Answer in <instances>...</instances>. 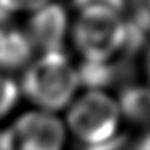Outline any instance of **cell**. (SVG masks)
<instances>
[{"label": "cell", "mask_w": 150, "mask_h": 150, "mask_svg": "<svg viewBox=\"0 0 150 150\" xmlns=\"http://www.w3.org/2000/svg\"><path fill=\"white\" fill-rule=\"evenodd\" d=\"M124 9L137 29L150 35V0H124Z\"/></svg>", "instance_id": "cell-8"}, {"label": "cell", "mask_w": 150, "mask_h": 150, "mask_svg": "<svg viewBox=\"0 0 150 150\" xmlns=\"http://www.w3.org/2000/svg\"><path fill=\"white\" fill-rule=\"evenodd\" d=\"M54 0H0V9L9 15H32Z\"/></svg>", "instance_id": "cell-9"}, {"label": "cell", "mask_w": 150, "mask_h": 150, "mask_svg": "<svg viewBox=\"0 0 150 150\" xmlns=\"http://www.w3.org/2000/svg\"><path fill=\"white\" fill-rule=\"evenodd\" d=\"M64 112L67 136L89 149L115 142L124 125L120 100L98 88L79 92Z\"/></svg>", "instance_id": "cell-3"}, {"label": "cell", "mask_w": 150, "mask_h": 150, "mask_svg": "<svg viewBox=\"0 0 150 150\" xmlns=\"http://www.w3.org/2000/svg\"><path fill=\"white\" fill-rule=\"evenodd\" d=\"M35 54L22 29L0 28V73L10 74L16 70H25Z\"/></svg>", "instance_id": "cell-6"}, {"label": "cell", "mask_w": 150, "mask_h": 150, "mask_svg": "<svg viewBox=\"0 0 150 150\" xmlns=\"http://www.w3.org/2000/svg\"><path fill=\"white\" fill-rule=\"evenodd\" d=\"M67 131L58 115L29 109L16 115L0 134V150H66Z\"/></svg>", "instance_id": "cell-4"}, {"label": "cell", "mask_w": 150, "mask_h": 150, "mask_svg": "<svg viewBox=\"0 0 150 150\" xmlns=\"http://www.w3.org/2000/svg\"><path fill=\"white\" fill-rule=\"evenodd\" d=\"M127 38L128 21L121 9L103 4L83 6L70 19L69 41L88 64L100 67L115 60Z\"/></svg>", "instance_id": "cell-1"}, {"label": "cell", "mask_w": 150, "mask_h": 150, "mask_svg": "<svg viewBox=\"0 0 150 150\" xmlns=\"http://www.w3.org/2000/svg\"><path fill=\"white\" fill-rule=\"evenodd\" d=\"M80 82L77 66L64 52H52L34 57L18 83L32 109L58 115L79 95Z\"/></svg>", "instance_id": "cell-2"}, {"label": "cell", "mask_w": 150, "mask_h": 150, "mask_svg": "<svg viewBox=\"0 0 150 150\" xmlns=\"http://www.w3.org/2000/svg\"><path fill=\"white\" fill-rule=\"evenodd\" d=\"M22 99L18 80L10 76L0 73V122L7 120Z\"/></svg>", "instance_id": "cell-7"}, {"label": "cell", "mask_w": 150, "mask_h": 150, "mask_svg": "<svg viewBox=\"0 0 150 150\" xmlns=\"http://www.w3.org/2000/svg\"><path fill=\"white\" fill-rule=\"evenodd\" d=\"M144 74H146V80H147V85L150 88V48L146 54V58H144Z\"/></svg>", "instance_id": "cell-11"}, {"label": "cell", "mask_w": 150, "mask_h": 150, "mask_svg": "<svg viewBox=\"0 0 150 150\" xmlns=\"http://www.w3.org/2000/svg\"><path fill=\"white\" fill-rule=\"evenodd\" d=\"M134 150H150V133H146Z\"/></svg>", "instance_id": "cell-10"}, {"label": "cell", "mask_w": 150, "mask_h": 150, "mask_svg": "<svg viewBox=\"0 0 150 150\" xmlns=\"http://www.w3.org/2000/svg\"><path fill=\"white\" fill-rule=\"evenodd\" d=\"M70 19L66 9L57 1H52L28 16L23 32L35 57L64 52V45L69 41Z\"/></svg>", "instance_id": "cell-5"}]
</instances>
